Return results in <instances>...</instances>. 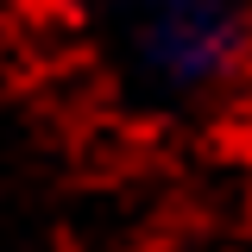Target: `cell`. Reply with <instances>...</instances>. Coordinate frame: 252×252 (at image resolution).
<instances>
[{"label": "cell", "mask_w": 252, "mask_h": 252, "mask_svg": "<svg viewBox=\"0 0 252 252\" xmlns=\"http://www.w3.org/2000/svg\"><path fill=\"white\" fill-rule=\"evenodd\" d=\"M240 0H120L126 76L164 107H195L220 94L246 63Z\"/></svg>", "instance_id": "6da1fadb"}]
</instances>
